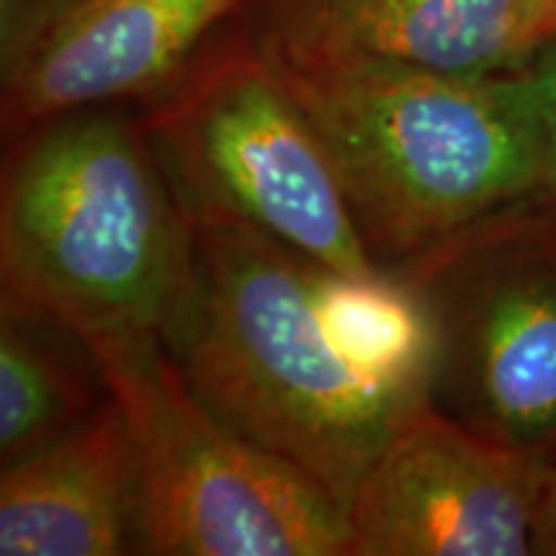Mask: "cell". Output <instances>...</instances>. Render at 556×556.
<instances>
[{"label":"cell","instance_id":"1","mask_svg":"<svg viewBox=\"0 0 556 556\" xmlns=\"http://www.w3.org/2000/svg\"><path fill=\"white\" fill-rule=\"evenodd\" d=\"M191 219L165 351L225 426L348 510L389 438L430 405L435 328L400 270L345 274L255 227Z\"/></svg>","mask_w":556,"mask_h":556},{"label":"cell","instance_id":"2","mask_svg":"<svg viewBox=\"0 0 556 556\" xmlns=\"http://www.w3.org/2000/svg\"><path fill=\"white\" fill-rule=\"evenodd\" d=\"M384 270L554 191V152L528 70L433 73L387 62H281Z\"/></svg>","mask_w":556,"mask_h":556},{"label":"cell","instance_id":"3","mask_svg":"<svg viewBox=\"0 0 556 556\" xmlns=\"http://www.w3.org/2000/svg\"><path fill=\"white\" fill-rule=\"evenodd\" d=\"M3 142V289L65 319L99 358L165 345L191 219L135 103L67 111Z\"/></svg>","mask_w":556,"mask_h":556},{"label":"cell","instance_id":"4","mask_svg":"<svg viewBox=\"0 0 556 556\" xmlns=\"http://www.w3.org/2000/svg\"><path fill=\"white\" fill-rule=\"evenodd\" d=\"M189 217L255 227L345 274H379L309 116L238 16L135 103Z\"/></svg>","mask_w":556,"mask_h":556},{"label":"cell","instance_id":"5","mask_svg":"<svg viewBox=\"0 0 556 556\" xmlns=\"http://www.w3.org/2000/svg\"><path fill=\"white\" fill-rule=\"evenodd\" d=\"M127 413L144 490V554L351 556L345 507L225 426L165 345L101 358Z\"/></svg>","mask_w":556,"mask_h":556},{"label":"cell","instance_id":"6","mask_svg":"<svg viewBox=\"0 0 556 556\" xmlns=\"http://www.w3.org/2000/svg\"><path fill=\"white\" fill-rule=\"evenodd\" d=\"M394 270L433 319L430 405L556 464V206L513 208Z\"/></svg>","mask_w":556,"mask_h":556},{"label":"cell","instance_id":"7","mask_svg":"<svg viewBox=\"0 0 556 556\" xmlns=\"http://www.w3.org/2000/svg\"><path fill=\"white\" fill-rule=\"evenodd\" d=\"M552 462L426 405L348 503L351 556H526Z\"/></svg>","mask_w":556,"mask_h":556},{"label":"cell","instance_id":"8","mask_svg":"<svg viewBox=\"0 0 556 556\" xmlns=\"http://www.w3.org/2000/svg\"><path fill=\"white\" fill-rule=\"evenodd\" d=\"M242 0H54L3 54V139L67 111L142 103Z\"/></svg>","mask_w":556,"mask_h":556},{"label":"cell","instance_id":"9","mask_svg":"<svg viewBox=\"0 0 556 556\" xmlns=\"http://www.w3.org/2000/svg\"><path fill=\"white\" fill-rule=\"evenodd\" d=\"M235 16L270 60L454 75L523 70L556 37L548 0H242Z\"/></svg>","mask_w":556,"mask_h":556},{"label":"cell","instance_id":"10","mask_svg":"<svg viewBox=\"0 0 556 556\" xmlns=\"http://www.w3.org/2000/svg\"><path fill=\"white\" fill-rule=\"evenodd\" d=\"M0 554H144L142 469L116 394L86 426L3 467Z\"/></svg>","mask_w":556,"mask_h":556},{"label":"cell","instance_id":"11","mask_svg":"<svg viewBox=\"0 0 556 556\" xmlns=\"http://www.w3.org/2000/svg\"><path fill=\"white\" fill-rule=\"evenodd\" d=\"M101 358L78 330L3 289L0 302V464L37 454L111 400Z\"/></svg>","mask_w":556,"mask_h":556},{"label":"cell","instance_id":"12","mask_svg":"<svg viewBox=\"0 0 556 556\" xmlns=\"http://www.w3.org/2000/svg\"><path fill=\"white\" fill-rule=\"evenodd\" d=\"M528 78H531L533 93H536L541 119L546 124L548 142H552L554 152V168H556V37L548 39L544 47H541L536 58L526 65ZM541 204L556 206V178H554V191L552 197Z\"/></svg>","mask_w":556,"mask_h":556},{"label":"cell","instance_id":"13","mask_svg":"<svg viewBox=\"0 0 556 556\" xmlns=\"http://www.w3.org/2000/svg\"><path fill=\"white\" fill-rule=\"evenodd\" d=\"M533 554L556 556V464L548 475L544 497H541L536 526H533Z\"/></svg>","mask_w":556,"mask_h":556},{"label":"cell","instance_id":"14","mask_svg":"<svg viewBox=\"0 0 556 556\" xmlns=\"http://www.w3.org/2000/svg\"><path fill=\"white\" fill-rule=\"evenodd\" d=\"M548 5H552V9L556 11V0H548Z\"/></svg>","mask_w":556,"mask_h":556}]
</instances>
